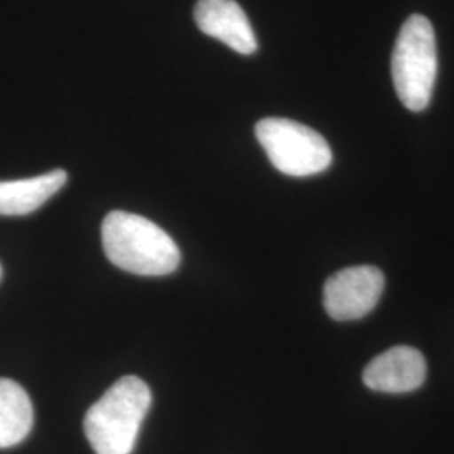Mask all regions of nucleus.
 Segmentation results:
<instances>
[{"mask_svg":"<svg viewBox=\"0 0 454 454\" xmlns=\"http://www.w3.org/2000/svg\"><path fill=\"white\" fill-rule=\"evenodd\" d=\"M152 404V392L137 375H125L84 416V434L97 454H131Z\"/></svg>","mask_w":454,"mask_h":454,"instance_id":"2","label":"nucleus"},{"mask_svg":"<svg viewBox=\"0 0 454 454\" xmlns=\"http://www.w3.org/2000/svg\"><path fill=\"white\" fill-rule=\"evenodd\" d=\"M256 138L276 170L290 177H309L332 165V148L318 131L288 118H262Z\"/></svg>","mask_w":454,"mask_h":454,"instance_id":"4","label":"nucleus"},{"mask_svg":"<svg viewBox=\"0 0 454 454\" xmlns=\"http://www.w3.org/2000/svg\"><path fill=\"white\" fill-rule=\"evenodd\" d=\"M390 71L397 98L407 110H426L438 76L436 35L427 17L414 14L403 24L392 51Z\"/></svg>","mask_w":454,"mask_h":454,"instance_id":"3","label":"nucleus"},{"mask_svg":"<svg viewBox=\"0 0 454 454\" xmlns=\"http://www.w3.org/2000/svg\"><path fill=\"white\" fill-rule=\"evenodd\" d=\"M426 373L427 365L421 352L399 345L373 358L364 371V384L377 392L406 394L421 387Z\"/></svg>","mask_w":454,"mask_h":454,"instance_id":"6","label":"nucleus"},{"mask_svg":"<svg viewBox=\"0 0 454 454\" xmlns=\"http://www.w3.org/2000/svg\"><path fill=\"white\" fill-rule=\"evenodd\" d=\"M386 288L384 273L375 266H352L337 271L325 283L324 307L337 322L369 315Z\"/></svg>","mask_w":454,"mask_h":454,"instance_id":"5","label":"nucleus"},{"mask_svg":"<svg viewBox=\"0 0 454 454\" xmlns=\"http://www.w3.org/2000/svg\"><path fill=\"white\" fill-rule=\"evenodd\" d=\"M67 182L63 168L22 180L0 182V215H27L43 207Z\"/></svg>","mask_w":454,"mask_h":454,"instance_id":"8","label":"nucleus"},{"mask_svg":"<svg viewBox=\"0 0 454 454\" xmlns=\"http://www.w3.org/2000/svg\"><path fill=\"white\" fill-rule=\"evenodd\" d=\"M0 276H2V264H0Z\"/></svg>","mask_w":454,"mask_h":454,"instance_id":"10","label":"nucleus"},{"mask_svg":"<svg viewBox=\"0 0 454 454\" xmlns=\"http://www.w3.org/2000/svg\"><path fill=\"white\" fill-rule=\"evenodd\" d=\"M197 27L226 46L249 56L258 51L256 34L243 7L234 0H199L195 4Z\"/></svg>","mask_w":454,"mask_h":454,"instance_id":"7","label":"nucleus"},{"mask_svg":"<svg viewBox=\"0 0 454 454\" xmlns=\"http://www.w3.org/2000/svg\"><path fill=\"white\" fill-rule=\"evenodd\" d=\"M103 249L123 271L140 276H165L180 264L176 241L162 227L138 214L112 211L101 226Z\"/></svg>","mask_w":454,"mask_h":454,"instance_id":"1","label":"nucleus"},{"mask_svg":"<svg viewBox=\"0 0 454 454\" xmlns=\"http://www.w3.org/2000/svg\"><path fill=\"white\" fill-rule=\"evenodd\" d=\"M33 424V403L27 392L11 379H0V448L22 442Z\"/></svg>","mask_w":454,"mask_h":454,"instance_id":"9","label":"nucleus"}]
</instances>
